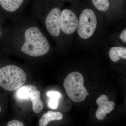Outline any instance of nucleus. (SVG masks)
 Here are the masks:
<instances>
[{
  "instance_id": "1",
  "label": "nucleus",
  "mask_w": 126,
  "mask_h": 126,
  "mask_svg": "<svg viewBox=\"0 0 126 126\" xmlns=\"http://www.w3.org/2000/svg\"><path fill=\"white\" fill-rule=\"evenodd\" d=\"M11 21L6 41L9 51L32 58H40L49 52L50 44L38 21L21 16Z\"/></svg>"
},
{
  "instance_id": "2",
  "label": "nucleus",
  "mask_w": 126,
  "mask_h": 126,
  "mask_svg": "<svg viewBox=\"0 0 126 126\" xmlns=\"http://www.w3.org/2000/svg\"><path fill=\"white\" fill-rule=\"evenodd\" d=\"M26 74L21 67L10 64L0 68V86L8 91L17 90L26 81Z\"/></svg>"
},
{
  "instance_id": "3",
  "label": "nucleus",
  "mask_w": 126,
  "mask_h": 126,
  "mask_svg": "<svg viewBox=\"0 0 126 126\" xmlns=\"http://www.w3.org/2000/svg\"><path fill=\"white\" fill-rule=\"evenodd\" d=\"M64 81L63 86L66 92L73 101H83L89 94L84 86V79L81 73L72 72L68 75Z\"/></svg>"
},
{
  "instance_id": "4",
  "label": "nucleus",
  "mask_w": 126,
  "mask_h": 126,
  "mask_svg": "<svg viewBox=\"0 0 126 126\" xmlns=\"http://www.w3.org/2000/svg\"><path fill=\"white\" fill-rule=\"evenodd\" d=\"M97 25L96 16L94 12L91 9H84L79 16L77 27L78 34L81 38H89L94 33Z\"/></svg>"
},
{
  "instance_id": "5",
  "label": "nucleus",
  "mask_w": 126,
  "mask_h": 126,
  "mask_svg": "<svg viewBox=\"0 0 126 126\" xmlns=\"http://www.w3.org/2000/svg\"><path fill=\"white\" fill-rule=\"evenodd\" d=\"M18 89L16 95L19 100L22 101L30 100L34 112L39 113L42 111L44 104L41 99L40 91L37 90L36 86L29 84L22 86Z\"/></svg>"
},
{
  "instance_id": "6",
  "label": "nucleus",
  "mask_w": 126,
  "mask_h": 126,
  "mask_svg": "<svg viewBox=\"0 0 126 126\" xmlns=\"http://www.w3.org/2000/svg\"><path fill=\"white\" fill-rule=\"evenodd\" d=\"M79 20L74 12L65 9L61 11V32L66 34L73 33L77 29Z\"/></svg>"
},
{
  "instance_id": "7",
  "label": "nucleus",
  "mask_w": 126,
  "mask_h": 126,
  "mask_svg": "<svg viewBox=\"0 0 126 126\" xmlns=\"http://www.w3.org/2000/svg\"><path fill=\"white\" fill-rule=\"evenodd\" d=\"M25 0H0V5L7 13L8 17L12 20L21 16V9Z\"/></svg>"
},
{
  "instance_id": "8",
  "label": "nucleus",
  "mask_w": 126,
  "mask_h": 126,
  "mask_svg": "<svg viewBox=\"0 0 126 126\" xmlns=\"http://www.w3.org/2000/svg\"><path fill=\"white\" fill-rule=\"evenodd\" d=\"M96 102L98 108L96 112V116L99 120L104 119L107 113L111 112L115 108V103L109 101L108 97L105 94L101 95L97 99Z\"/></svg>"
},
{
  "instance_id": "9",
  "label": "nucleus",
  "mask_w": 126,
  "mask_h": 126,
  "mask_svg": "<svg viewBox=\"0 0 126 126\" xmlns=\"http://www.w3.org/2000/svg\"><path fill=\"white\" fill-rule=\"evenodd\" d=\"M63 118L62 113L59 112L49 111L44 113L39 121L40 126H46L50 122L54 121H60Z\"/></svg>"
},
{
  "instance_id": "10",
  "label": "nucleus",
  "mask_w": 126,
  "mask_h": 126,
  "mask_svg": "<svg viewBox=\"0 0 126 126\" xmlns=\"http://www.w3.org/2000/svg\"><path fill=\"white\" fill-rule=\"evenodd\" d=\"M109 56L113 62H117L121 58L126 59V48L122 47H113L110 49Z\"/></svg>"
},
{
  "instance_id": "11",
  "label": "nucleus",
  "mask_w": 126,
  "mask_h": 126,
  "mask_svg": "<svg viewBox=\"0 0 126 126\" xmlns=\"http://www.w3.org/2000/svg\"><path fill=\"white\" fill-rule=\"evenodd\" d=\"M94 7L100 11H105L108 10L110 6L109 0H92Z\"/></svg>"
},
{
  "instance_id": "12",
  "label": "nucleus",
  "mask_w": 126,
  "mask_h": 126,
  "mask_svg": "<svg viewBox=\"0 0 126 126\" xmlns=\"http://www.w3.org/2000/svg\"><path fill=\"white\" fill-rule=\"evenodd\" d=\"M50 98V100L48 103L49 106L50 107L53 109L57 108L58 105V99L54 98Z\"/></svg>"
},
{
  "instance_id": "13",
  "label": "nucleus",
  "mask_w": 126,
  "mask_h": 126,
  "mask_svg": "<svg viewBox=\"0 0 126 126\" xmlns=\"http://www.w3.org/2000/svg\"><path fill=\"white\" fill-rule=\"evenodd\" d=\"M47 96L50 98H54L58 99L61 96V94L59 92L55 91H49L47 93Z\"/></svg>"
},
{
  "instance_id": "14",
  "label": "nucleus",
  "mask_w": 126,
  "mask_h": 126,
  "mask_svg": "<svg viewBox=\"0 0 126 126\" xmlns=\"http://www.w3.org/2000/svg\"><path fill=\"white\" fill-rule=\"evenodd\" d=\"M7 126H24L22 122L17 120H13L8 122Z\"/></svg>"
},
{
  "instance_id": "15",
  "label": "nucleus",
  "mask_w": 126,
  "mask_h": 126,
  "mask_svg": "<svg viewBox=\"0 0 126 126\" xmlns=\"http://www.w3.org/2000/svg\"><path fill=\"white\" fill-rule=\"evenodd\" d=\"M119 38L123 42L126 43V29L123 31L120 34Z\"/></svg>"
},
{
  "instance_id": "16",
  "label": "nucleus",
  "mask_w": 126,
  "mask_h": 126,
  "mask_svg": "<svg viewBox=\"0 0 126 126\" xmlns=\"http://www.w3.org/2000/svg\"><path fill=\"white\" fill-rule=\"evenodd\" d=\"M1 30H0V38L1 37Z\"/></svg>"
},
{
  "instance_id": "17",
  "label": "nucleus",
  "mask_w": 126,
  "mask_h": 126,
  "mask_svg": "<svg viewBox=\"0 0 126 126\" xmlns=\"http://www.w3.org/2000/svg\"><path fill=\"white\" fill-rule=\"evenodd\" d=\"M1 107L0 106V113L1 112Z\"/></svg>"
}]
</instances>
